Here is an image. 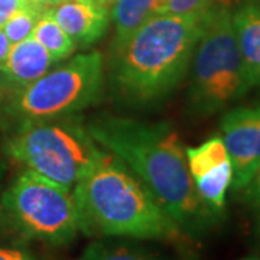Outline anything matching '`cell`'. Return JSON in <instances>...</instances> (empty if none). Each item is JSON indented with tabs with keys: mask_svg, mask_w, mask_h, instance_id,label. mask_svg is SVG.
I'll list each match as a JSON object with an SVG mask.
<instances>
[{
	"mask_svg": "<svg viewBox=\"0 0 260 260\" xmlns=\"http://www.w3.org/2000/svg\"><path fill=\"white\" fill-rule=\"evenodd\" d=\"M201 16L155 15L119 49L113 51L112 81L133 103L165 99L185 78Z\"/></svg>",
	"mask_w": 260,
	"mask_h": 260,
	"instance_id": "obj_3",
	"label": "cell"
},
{
	"mask_svg": "<svg viewBox=\"0 0 260 260\" xmlns=\"http://www.w3.org/2000/svg\"><path fill=\"white\" fill-rule=\"evenodd\" d=\"M0 260H37L29 251L18 247L0 246Z\"/></svg>",
	"mask_w": 260,
	"mask_h": 260,
	"instance_id": "obj_21",
	"label": "cell"
},
{
	"mask_svg": "<svg viewBox=\"0 0 260 260\" xmlns=\"http://www.w3.org/2000/svg\"><path fill=\"white\" fill-rule=\"evenodd\" d=\"M25 3V0H0V29L3 28L8 19Z\"/></svg>",
	"mask_w": 260,
	"mask_h": 260,
	"instance_id": "obj_20",
	"label": "cell"
},
{
	"mask_svg": "<svg viewBox=\"0 0 260 260\" xmlns=\"http://www.w3.org/2000/svg\"><path fill=\"white\" fill-rule=\"evenodd\" d=\"M221 132L232 162V188L242 191L260 164V104L229 110L221 119Z\"/></svg>",
	"mask_w": 260,
	"mask_h": 260,
	"instance_id": "obj_8",
	"label": "cell"
},
{
	"mask_svg": "<svg viewBox=\"0 0 260 260\" xmlns=\"http://www.w3.org/2000/svg\"><path fill=\"white\" fill-rule=\"evenodd\" d=\"M2 174H3V165L0 164V178H2Z\"/></svg>",
	"mask_w": 260,
	"mask_h": 260,
	"instance_id": "obj_26",
	"label": "cell"
},
{
	"mask_svg": "<svg viewBox=\"0 0 260 260\" xmlns=\"http://www.w3.org/2000/svg\"><path fill=\"white\" fill-rule=\"evenodd\" d=\"M6 150L28 169L70 189L103 153L87 127L71 116L23 120Z\"/></svg>",
	"mask_w": 260,
	"mask_h": 260,
	"instance_id": "obj_5",
	"label": "cell"
},
{
	"mask_svg": "<svg viewBox=\"0 0 260 260\" xmlns=\"http://www.w3.org/2000/svg\"><path fill=\"white\" fill-rule=\"evenodd\" d=\"M80 230L88 236L178 240L184 232L120 159L102 156L73 189Z\"/></svg>",
	"mask_w": 260,
	"mask_h": 260,
	"instance_id": "obj_2",
	"label": "cell"
},
{
	"mask_svg": "<svg viewBox=\"0 0 260 260\" xmlns=\"http://www.w3.org/2000/svg\"><path fill=\"white\" fill-rule=\"evenodd\" d=\"M26 3L37 6V8H42V9H48L49 8V2L48 0H25Z\"/></svg>",
	"mask_w": 260,
	"mask_h": 260,
	"instance_id": "obj_24",
	"label": "cell"
},
{
	"mask_svg": "<svg viewBox=\"0 0 260 260\" xmlns=\"http://www.w3.org/2000/svg\"><path fill=\"white\" fill-rule=\"evenodd\" d=\"M85 127L148 186L184 234H200L213 225L218 214L197 192L185 149L169 123L102 116Z\"/></svg>",
	"mask_w": 260,
	"mask_h": 260,
	"instance_id": "obj_1",
	"label": "cell"
},
{
	"mask_svg": "<svg viewBox=\"0 0 260 260\" xmlns=\"http://www.w3.org/2000/svg\"><path fill=\"white\" fill-rule=\"evenodd\" d=\"M48 10L80 47H90L100 41L110 20V13L91 0H64Z\"/></svg>",
	"mask_w": 260,
	"mask_h": 260,
	"instance_id": "obj_9",
	"label": "cell"
},
{
	"mask_svg": "<svg viewBox=\"0 0 260 260\" xmlns=\"http://www.w3.org/2000/svg\"><path fill=\"white\" fill-rule=\"evenodd\" d=\"M155 15L156 0H116L110 9L114 23L113 51L123 47Z\"/></svg>",
	"mask_w": 260,
	"mask_h": 260,
	"instance_id": "obj_12",
	"label": "cell"
},
{
	"mask_svg": "<svg viewBox=\"0 0 260 260\" xmlns=\"http://www.w3.org/2000/svg\"><path fill=\"white\" fill-rule=\"evenodd\" d=\"M10 47H12V44L9 42V39L5 35L3 29H0V67L6 61L8 54H9L10 51Z\"/></svg>",
	"mask_w": 260,
	"mask_h": 260,
	"instance_id": "obj_22",
	"label": "cell"
},
{
	"mask_svg": "<svg viewBox=\"0 0 260 260\" xmlns=\"http://www.w3.org/2000/svg\"><path fill=\"white\" fill-rule=\"evenodd\" d=\"M48 9L41 15V18L34 28L32 37L47 49V52L54 58L55 62L64 61L68 56H71L77 45L74 44V41L67 35L64 29L56 23V20L51 16Z\"/></svg>",
	"mask_w": 260,
	"mask_h": 260,
	"instance_id": "obj_14",
	"label": "cell"
},
{
	"mask_svg": "<svg viewBox=\"0 0 260 260\" xmlns=\"http://www.w3.org/2000/svg\"><path fill=\"white\" fill-rule=\"evenodd\" d=\"M244 260H260V259H256V257H250V259H244Z\"/></svg>",
	"mask_w": 260,
	"mask_h": 260,
	"instance_id": "obj_28",
	"label": "cell"
},
{
	"mask_svg": "<svg viewBox=\"0 0 260 260\" xmlns=\"http://www.w3.org/2000/svg\"><path fill=\"white\" fill-rule=\"evenodd\" d=\"M257 230H259V236H260V218H259V224H257Z\"/></svg>",
	"mask_w": 260,
	"mask_h": 260,
	"instance_id": "obj_27",
	"label": "cell"
},
{
	"mask_svg": "<svg viewBox=\"0 0 260 260\" xmlns=\"http://www.w3.org/2000/svg\"><path fill=\"white\" fill-rule=\"evenodd\" d=\"M0 223L23 239L62 246L80 232L73 191L26 169L0 197Z\"/></svg>",
	"mask_w": 260,
	"mask_h": 260,
	"instance_id": "obj_6",
	"label": "cell"
},
{
	"mask_svg": "<svg viewBox=\"0 0 260 260\" xmlns=\"http://www.w3.org/2000/svg\"><path fill=\"white\" fill-rule=\"evenodd\" d=\"M103 83L102 54H80L20 90L13 109L23 120L71 116L99 102Z\"/></svg>",
	"mask_w": 260,
	"mask_h": 260,
	"instance_id": "obj_7",
	"label": "cell"
},
{
	"mask_svg": "<svg viewBox=\"0 0 260 260\" xmlns=\"http://www.w3.org/2000/svg\"><path fill=\"white\" fill-rule=\"evenodd\" d=\"M54 64L55 61L47 49L35 38L29 37L10 47L8 58L0 67V71L20 91L47 74Z\"/></svg>",
	"mask_w": 260,
	"mask_h": 260,
	"instance_id": "obj_10",
	"label": "cell"
},
{
	"mask_svg": "<svg viewBox=\"0 0 260 260\" xmlns=\"http://www.w3.org/2000/svg\"><path fill=\"white\" fill-rule=\"evenodd\" d=\"M47 9L32 6L29 3H25L22 8H19L9 19L8 22L3 25V32L8 37L9 42L12 45L18 44L20 41L32 37L34 28L37 25V22L41 18V15Z\"/></svg>",
	"mask_w": 260,
	"mask_h": 260,
	"instance_id": "obj_16",
	"label": "cell"
},
{
	"mask_svg": "<svg viewBox=\"0 0 260 260\" xmlns=\"http://www.w3.org/2000/svg\"><path fill=\"white\" fill-rule=\"evenodd\" d=\"M78 260H149L138 251L120 246H107L104 243L90 244Z\"/></svg>",
	"mask_w": 260,
	"mask_h": 260,
	"instance_id": "obj_18",
	"label": "cell"
},
{
	"mask_svg": "<svg viewBox=\"0 0 260 260\" xmlns=\"http://www.w3.org/2000/svg\"><path fill=\"white\" fill-rule=\"evenodd\" d=\"M93 3H95L97 6H100L104 10H107L110 13V9L113 8V5L116 3V0H91Z\"/></svg>",
	"mask_w": 260,
	"mask_h": 260,
	"instance_id": "obj_23",
	"label": "cell"
},
{
	"mask_svg": "<svg viewBox=\"0 0 260 260\" xmlns=\"http://www.w3.org/2000/svg\"><path fill=\"white\" fill-rule=\"evenodd\" d=\"M189 67V106L201 116L223 110L253 87L236 41L232 12L224 2L213 3L201 15Z\"/></svg>",
	"mask_w": 260,
	"mask_h": 260,
	"instance_id": "obj_4",
	"label": "cell"
},
{
	"mask_svg": "<svg viewBox=\"0 0 260 260\" xmlns=\"http://www.w3.org/2000/svg\"><path fill=\"white\" fill-rule=\"evenodd\" d=\"M214 2L215 0H156V15L201 16Z\"/></svg>",
	"mask_w": 260,
	"mask_h": 260,
	"instance_id": "obj_17",
	"label": "cell"
},
{
	"mask_svg": "<svg viewBox=\"0 0 260 260\" xmlns=\"http://www.w3.org/2000/svg\"><path fill=\"white\" fill-rule=\"evenodd\" d=\"M232 178L233 169L230 160L192 178L198 195L215 214L223 213L225 205V194L232 185Z\"/></svg>",
	"mask_w": 260,
	"mask_h": 260,
	"instance_id": "obj_13",
	"label": "cell"
},
{
	"mask_svg": "<svg viewBox=\"0 0 260 260\" xmlns=\"http://www.w3.org/2000/svg\"><path fill=\"white\" fill-rule=\"evenodd\" d=\"M185 153L188 168L192 178L198 177L207 171H210L211 168L230 160L223 138L220 136H213L198 146L185 149Z\"/></svg>",
	"mask_w": 260,
	"mask_h": 260,
	"instance_id": "obj_15",
	"label": "cell"
},
{
	"mask_svg": "<svg viewBox=\"0 0 260 260\" xmlns=\"http://www.w3.org/2000/svg\"><path fill=\"white\" fill-rule=\"evenodd\" d=\"M236 41L251 85L260 87V5L246 3L232 13Z\"/></svg>",
	"mask_w": 260,
	"mask_h": 260,
	"instance_id": "obj_11",
	"label": "cell"
},
{
	"mask_svg": "<svg viewBox=\"0 0 260 260\" xmlns=\"http://www.w3.org/2000/svg\"><path fill=\"white\" fill-rule=\"evenodd\" d=\"M49 2V6H55L58 3H61V2H64V0H48Z\"/></svg>",
	"mask_w": 260,
	"mask_h": 260,
	"instance_id": "obj_25",
	"label": "cell"
},
{
	"mask_svg": "<svg viewBox=\"0 0 260 260\" xmlns=\"http://www.w3.org/2000/svg\"><path fill=\"white\" fill-rule=\"evenodd\" d=\"M243 198L253 207L260 210V164L256 172L253 174L251 179L247 182V185L242 189Z\"/></svg>",
	"mask_w": 260,
	"mask_h": 260,
	"instance_id": "obj_19",
	"label": "cell"
}]
</instances>
